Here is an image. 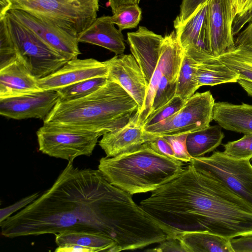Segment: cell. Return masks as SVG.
I'll return each mask as SVG.
<instances>
[{
  "instance_id": "obj_1",
  "label": "cell",
  "mask_w": 252,
  "mask_h": 252,
  "mask_svg": "<svg viewBox=\"0 0 252 252\" xmlns=\"http://www.w3.org/2000/svg\"><path fill=\"white\" fill-rule=\"evenodd\" d=\"M132 195L111 184L99 169L68 161L49 189L0 222L1 233L13 238L86 231L112 239L116 252L141 249L155 242L159 225Z\"/></svg>"
},
{
  "instance_id": "obj_2",
  "label": "cell",
  "mask_w": 252,
  "mask_h": 252,
  "mask_svg": "<svg viewBox=\"0 0 252 252\" xmlns=\"http://www.w3.org/2000/svg\"><path fill=\"white\" fill-rule=\"evenodd\" d=\"M140 206L172 237L188 232H207L230 239L252 235V206L190 163Z\"/></svg>"
},
{
  "instance_id": "obj_3",
  "label": "cell",
  "mask_w": 252,
  "mask_h": 252,
  "mask_svg": "<svg viewBox=\"0 0 252 252\" xmlns=\"http://www.w3.org/2000/svg\"><path fill=\"white\" fill-rule=\"evenodd\" d=\"M138 109L125 90L108 79L104 85L84 97L58 100L43 125L86 130L101 136L126 125Z\"/></svg>"
},
{
  "instance_id": "obj_4",
  "label": "cell",
  "mask_w": 252,
  "mask_h": 252,
  "mask_svg": "<svg viewBox=\"0 0 252 252\" xmlns=\"http://www.w3.org/2000/svg\"><path fill=\"white\" fill-rule=\"evenodd\" d=\"M183 165L145 143L132 151L102 158L98 169L111 184L133 195L152 192L171 181L183 171Z\"/></svg>"
},
{
  "instance_id": "obj_5",
  "label": "cell",
  "mask_w": 252,
  "mask_h": 252,
  "mask_svg": "<svg viewBox=\"0 0 252 252\" xmlns=\"http://www.w3.org/2000/svg\"><path fill=\"white\" fill-rule=\"evenodd\" d=\"M6 0L8 11L21 10L45 18L77 35L94 22L99 10V0Z\"/></svg>"
},
{
  "instance_id": "obj_6",
  "label": "cell",
  "mask_w": 252,
  "mask_h": 252,
  "mask_svg": "<svg viewBox=\"0 0 252 252\" xmlns=\"http://www.w3.org/2000/svg\"><path fill=\"white\" fill-rule=\"evenodd\" d=\"M5 18L17 59L37 79L53 73L69 61L9 12Z\"/></svg>"
},
{
  "instance_id": "obj_7",
  "label": "cell",
  "mask_w": 252,
  "mask_h": 252,
  "mask_svg": "<svg viewBox=\"0 0 252 252\" xmlns=\"http://www.w3.org/2000/svg\"><path fill=\"white\" fill-rule=\"evenodd\" d=\"M215 103L210 91L194 94L174 114L143 127L146 142L156 137L188 134L208 127L213 120Z\"/></svg>"
},
{
  "instance_id": "obj_8",
  "label": "cell",
  "mask_w": 252,
  "mask_h": 252,
  "mask_svg": "<svg viewBox=\"0 0 252 252\" xmlns=\"http://www.w3.org/2000/svg\"><path fill=\"white\" fill-rule=\"evenodd\" d=\"M250 159H237L223 152L193 158L189 162L201 173L228 188L252 206V165Z\"/></svg>"
},
{
  "instance_id": "obj_9",
  "label": "cell",
  "mask_w": 252,
  "mask_h": 252,
  "mask_svg": "<svg viewBox=\"0 0 252 252\" xmlns=\"http://www.w3.org/2000/svg\"><path fill=\"white\" fill-rule=\"evenodd\" d=\"M36 135L39 151L68 162L79 156H90L101 136L93 131L45 125Z\"/></svg>"
},
{
  "instance_id": "obj_10",
  "label": "cell",
  "mask_w": 252,
  "mask_h": 252,
  "mask_svg": "<svg viewBox=\"0 0 252 252\" xmlns=\"http://www.w3.org/2000/svg\"><path fill=\"white\" fill-rule=\"evenodd\" d=\"M235 18L231 0H207L206 26L212 56L218 57L236 48L232 32Z\"/></svg>"
},
{
  "instance_id": "obj_11",
  "label": "cell",
  "mask_w": 252,
  "mask_h": 252,
  "mask_svg": "<svg viewBox=\"0 0 252 252\" xmlns=\"http://www.w3.org/2000/svg\"><path fill=\"white\" fill-rule=\"evenodd\" d=\"M8 12L68 60L77 58L81 54L77 34L51 20L23 10L10 9Z\"/></svg>"
},
{
  "instance_id": "obj_12",
  "label": "cell",
  "mask_w": 252,
  "mask_h": 252,
  "mask_svg": "<svg viewBox=\"0 0 252 252\" xmlns=\"http://www.w3.org/2000/svg\"><path fill=\"white\" fill-rule=\"evenodd\" d=\"M59 100L55 91H41L0 98V114L15 120L36 118L43 120Z\"/></svg>"
},
{
  "instance_id": "obj_13",
  "label": "cell",
  "mask_w": 252,
  "mask_h": 252,
  "mask_svg": "<svg viewBox=\"0 0 252 252\" xmlns=\"http://www.w3.org/2000/svg\"><path fill=\"white\" fill-rule=\"evenodd\" d=\"M108 66L107 78L121 86L133 98L142 110L148 84L138 63L132 54L116 55L104 61Z\"/></svg>"
},
{
  "instance_id": "obj_14",
  "label": "cell",
  "mask_w": 252,
  "mask_h": 252,
  "mask_svg": "<svg viewBox=\"0 0 252 252\" xmlns=\"http://www.w3.org/2000/svg\"><path fill=\"white\" fill-rule=\"evenodd\" d=\"M108 68L104 62L93 58L69 60L53 73L38 80L43 91H55L79 81L98 77H106Z\"/></svg>"
},
{
  "instance_id": "obj_15",
  "label": "cell",
  "mask_w": 252,
  "mask_h": 252,
  "mask_svg": "<svg viewBox=\"0 0 252 252\" xmlns=\"http://www.w3.org/2000/svg\"><path fill=\"white\" fill-rule=\"evenodd\" d=\"M207 0L200 5L184 25L174 27L184 53L199 62L212 57L208 44L206 18Z\"/></svg>"
},
{
  "instance_id": "obj_16",
  "label": "cell",
  "mask_w": 252,
  "mask_h": 252,
  "mask_svg": "<svg viewBox=\"0 0 252 252\" xmlns=\"http://www.w3.org/2000/svg\"><path fill=\"white\" fill-rule=\"evenodd\" d=\"M164 37L144 26L127 33V41L149 84L158 63Z\"/></svg>"
},
{
  "instance_id": "obj_17",
  "label": "cell",
  "mask_w": 252,
  "mask_h": 252,
  "mask_svg": "<svg viewBox=\"0 0 252 252\" xmlns=\"http://www.w3.org/2000/svg\"><path fill=\"white\" fill-rule=\"evenodd\" d=\"M146 142L138 112L134 114L124 126L104 133L99 145L107 157H114L139 148Z\"/></svg>"
},
{
  "instance_id": "obj_18",
  "label": "cell",
  "mask_w": 252,
  "mask_h": 252,
  "mask_svg": "<svg viewBox=\"0 0 252 252\" xmlns=\"http://www.w3.org/2000/svg\"><path fill=\"white\" fill-rule=\"evenodd\" d=\"M79 42L99 46L113 52L123 54L126 45L122 31L115 27L111 16L97 17L86 29L78 34Z\"/></svg>"
},
{
  "instance_id": "obj_19",
  "label": "cell",
  "mask_w": 252,
  "mask_h": 252,
  "mask_svg": "<svg viewBox=\"0 0 252 252\" xmlns=\"http://www.w3.org/2000/svg\"><path fill=\"white\" fill-rule=\"evenodd\" d=\"M38 80L17 59L0 69V98L43 91Z\"/></svg>"
},
{
  "instance_id": "obj_20",
  "label": "cell",
  "mask_w": 252,
  "mask_h": 252,
  "mask_svg": "<svg viewBox=\"0 0 252 252\" xmlns=\"http://www.w3.org/2000/svg\"><path fill=\"white\" fill-rule=\"evenodd\" d=\"M213 119L225 129L252 134V105L215 102Z\"/></svg>"
},
{
  "instance_id": "obj_21",
  "label": "cell",
  "mask_w": 252,
  "mask_h": 252,
  "mask_svg": "<svg viewBox=\"0 0 252 252\" xmlns=\"http://www.w3.org/2000/svg\"><path fill=\"white\" fill-rule=\"evenodd\" d=\"M186 252H233L231 239L207 232L178 233Z\"/></svg>"
},
{
  "instance_id": "obj_22",
  "label": "cell",
  "mask_w": 252,
  "mask_h": 252,
  "mask_svg": "<svg viewBox=\"0 0 252 252\" xmlns=\"http://www.w3.org/2000/svg\"><path fill=\"white\" fill-rule=\"evenodd\" d=\"M196 76L200 87L236 83L239 79L238 74L228 67L218 57L214 56L198 62Z\"/></svg>"
},
{
  "instance_id": "obj_23",
  "label": "cell",
  "mask_w": 252,
  "mask_h": 252,
  "mask_svg": "<svg viewBox=\"0 0 252 252\" xmlns=\"http://www.w3.org/2000/svg\"><path fill=\"white\" fill-rule=\"evenodd\" d=\"M55 242L58 246L75 244L96 249L98 252H116V244L111 238L101 233L67 230L56 234Z\"/></svg>"
},
{
  "instance_id": "obj_24",
  "label": "cell",
  "mask_w": 252,
  "mask_h": 252,
  "mask_svg": "<svg viewBox=\"0 0 252 252\" xmlns=\"http://www.w3.org/2000/svg\"><path fill=\"white\" fill-rule=\"evenodd\" d=\"M163 37L158 64L163 76L171 82H176L184 51L177 39L175 30Z\"/></svg>"
},
{
  "instance_id": "obj_25",
  "label": "cell",
  "mask_w": 252,
  "mask_h": 252,
  "mask_svg": "<svg viewBox=\"0 0 252 252\" xmlns=\"http://www.w3.org/2000/svg\"><path fill=\"white\" fill-rule=\"evenodd\" d=\"M221 128L219 125L209 126L203 129L188 133L187 146L191 158L202 157L219 146L224 137Z\"/></svg>"
},
{
  "instance_id": "obj_26",
  "label": "cell",
  "mask_w": 252,
  "mask_h": 252,
  "mask_svg": "<svg viewBox=\"0 0 252 252\" xmlns=\"http://www.w3.org/2000/svg\"><path fill=\"white\" fill-rule=\"evenodd\" d=\"M198 62L184 53L176 80L175 95L186 101L200 88L196 76Z\"/></svg>"
},
{
  "instance_id": "obj_27",
  "label": "cell",
  "mask_w": 252,
  "mask_h": 252,
  "mask_svg": "<svg viewBox=\"0 0 252 252\" xmlns=\"http://www.w3.org/2000/svg\"><path fill=\"white\" fill-rule=\"evenodd\" d=\"M218 58L239 75V78L252 82V48L236 47Z\"/></svg>"
},
{
  "instance_id": "obj_28",
  "label": "cell",
  "mask_w": 252,
  "mask_h": 252,
  "mask_svg": "<svg viewBox=\"0 0 252 252\" xmlns=\"http://www.w3.org/2000/svg\"><path fill=\"white\" fill-rule=\"evenodd\" d=\"M108 80L106 77H98L84 80L56 91L59 100L69 101L84 97L97 91Z\"/></svg>"
},
{
  "instance_id": "obj_29",
  "label": "cell",
  "mask_w": 252,
  "mask_h": 252,
  "mask_svg": "<svg viewBox=\"0 0 252 252\" xmlns=\"http://www.w3.org/2000/svg\"><path fill=\"white\" fill-rule=\"evenodd\" d=\"M232 32L236 47L252 48V8L235 17Z\"/></svg>"
},
{
  "instance_id": "obj_30",
  "label": "cell",
  "mask_w": 252,
  "mask_h": 252,
  "mask_svg": "<svg viewBox=\"0 0 252 252\" xmlns=\"http://www.w3.org/2000/svg\"><path fill=\"white\" fill-rule=\"evenodd\" d=\"M142 18V10L138 4L122 5L118 7L111 16L112 21L119 30L136 28Z\"/></svg>"
},
{
  "instance_id": "obj_31",
  "label": "cell",
  "mask_w": 252,
  "mask_h": 252,
  "mask_svg": "<svg viewBox=\"0 0 252 252\" xmlns=\"http://www.w3.org/2000/svg\"><path fill=\"white\" fill-rule=\"evenodd\" d=\"M17 59L16 48L4 16L0 18V69Z\"/></svg>"
},
{
  "instance_id": "obj_32",
  "label": "cell",
  "mask_w": 252,
  "mask_h": 252,
  "mask_svg": "<svg viewBox=\"0 0 252 252\" xmlns=\"http://www.w3.org/2000/svg\"><path fill=\"white\" fill-rule=\"evenodd\" d=\"M223 153L237 159L252 158V134H245L240 139L223 145Z\"/></svg>"
},
{
  "instance_id": "obj_33",
  "label": "cell",
  "mask_w": 252,
  "mask_h": 252,
  "mask_svg": "<svg viewBox=\"0 0 252 252\" xmlns=\"http://www.w3.org/2000/svg\"><path fill=\"white\" fill-rule=\"evenodd\" d=\"M185 102L181 98L175 95L166 104L151 113L143 123V127L155 125L170 117L178 111Z\"/></svg>"
},
{
  "instance_id": "obj_34",
  "label": "cell",
  "mask_w": 252,
  "mask_h": 252,
  "mask_svg": "<svg viewBox=\"0 0 252 252\" xmlns=\"http://www.w3.org/2000/svg\"><path fill=\"white\" fill-rule=\"evenodd\" d=\"M176 91V81L171 82L162 75L156 92L151 113L158 109L172 99L175 96Z\"/></svg>"
},
{
  "instance_id": "obj_35",
  "label": "cell",
  "mask_w": 252,
  "mask_h": 252,
  "mask_svg": "<svg viewBox=\"0 0 252 252\" xmlns=\"http://www.w3.org/2000/svg\"><path fill=\"white\" fill-rule=\"evenodd\" d=\"M188 134H182L163 136L171 144L175 159L184 162H190L192 158L187 149Z\"/></svg>"
},
{
  "instance_id": "obj_36",
  "label": "cell",
  "mask_w": 252,
  "mask_h": 252,
  "mask_svg": "<svg viewBox=\"0 0 252 252\" xmlns=\"http://www.w3.org/2000/svg\"><path fill=\"white\" fill-rule=\"evenodd\" d=\"M207 0H182L180 13L173 22L174 27L184 25L189 20L198 7Z\"/></svg>"
},
{
  "instance_id": "obj_37",
  "label": "cell",
  "mask_w": 252,
  "mask_h": 252,
  "mask_svg": "<svg viewBox=\"0 0 252 252\" xmlns=\"http://www.w3.org/2000/svg\"><path fill=\"white\" fill-rule=\"evenodd\" d=\"M39 192H35L24 198L15 203L0 209V222H2L8 218L10 217L13 214L19 210H21L31 203L34 201L40 195Z\"/></svg>"
},
{
  "instance_id": "obj_38",
  "label": "cell",
  "mask_w": 252,
  "mask_h": 252,
  "mask_svg": "<svg viewBox=\"0 0 252 252\" xmlns=\"http://www.w3.org/2000/svg\"><path fill=\"white\" fill-rule=\"evenodd\" d=\"M145 143L158 153L175 159L171 144L163 136L156 137Z\"/></svg>"
},
{
  "instance_id": "obj_39",
  "label": "cell",
  "mask_w": 252,
  "mask_h": 252,
  "mask_svg": "<svg viewBox=\"0 0 252 252\" xmlns=\"http://www.w3.org/2000/svg\"><path fill=\"white\" fill-rule=\"evenodd\" d=\"M147 252H186L180 241L176 238H171L159 243V245L153 249L147 250Z\"/></svg>"
},
{
  "instance_id": "obj_40",
  "label": "cell",
  "mask_w": 252,
  "mask_h": 252,
  "mask_svg": "<svg viewBox=\"0 0 252 252\" xmlns=\"http://www.w3.org/2000/svg\"><path fill=\"white\" fill-rule=\"evenodd\" d=\"M230 243L233 252H252V235L232 238Z\"/></svg>"
},
{
  "instance_id": "obj_41",
  "label": "cell",
  "mask_w": 252,
  "mask_h": 252,
  "mask_svg": "<svg viewBox=\"0 0 252 252\" xmlns=\"http://www.w3.org/2000/svg\"><path fill=\"white\" fill-rule=\"evenodd\" d=\"M56 252H97L95 248L84 247L75 244H67L59 246L55 251Z\"/></svg>"
},
{
  "instance_id": "obj_42",
  "label": "cell",
  "mask_w": 252,
  "mask_h": 252,
  "mask_svg": "<svg viewBox=\"0 0 252 252\" xmlns=\"http://www.w3.org/2000/svg\"><path fill=\"white\" fill-rule=\"evenodd\" d=\"M235 17L240 15L252 8V0H231Z\"/></svg>"
},
{
  "instance_id": "obj_43",
  "label": "cell",
  "mask_w": 252,
  "mask_h": 252,
  "mask_svg": "<svg viewBox=\"0 0 252 252\" xmlns=\"http://www.w3.org/2000/svg\"><path fill=\"white\" fill-rule=\"evenodd\" d=\"M112 3L117 6L132 4H139L141 0H109Z\"/></svg>"
}]
</instances>
